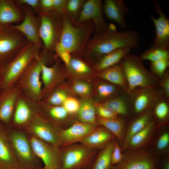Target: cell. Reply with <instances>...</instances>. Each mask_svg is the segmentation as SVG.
<instances>
[{
  "label": "cell",
  "instance_id": "cell-55",
  "mask_svg": "<svg viewBox=\"0 0 169 169\" xmlns=\"http://www.w3.org/2000/svg\"></svg>",
  "mask_w": 169,
  "mask_h": 169
},
{
  "label": "cell",
  "instance_id": "cell-37",
  "mask_svg": "<svg viewBox=\"0 0 169 169\" xmlns=\"http://www.w3.org/2000/svg\"><path fill=\"white\" fill-rule=\"evenodd\" d=\"M153 108L154 115L158 119L160 120H166L169 113V99L163 96L157 101Z\"/></svg>",
  "mask_w": 169,
  "mask_h": 169
},
{
  "label": "cell",
  "instance_id": "cell-46",
  "mask_svg": "<svg viewBox=\"0 0 169 169\" xmlns=\"http://www.w3.org/2000/svg\"><path fill=\"white\" fill-rule=\"evenodd\" d=\"M16 4L18 6L23 4L27 5L32 9L34 13L37 14L39 5L40 0H14Z\"/></svg>",
  "mask_w": 169,
  "mask_h": 169
},
{
  "label": "cell",
  "instance_id": "cell-35",
  "mask_svg": "<svg viewBox=\"0 0 169 169\" xmlns=\"http://www.w3.org/2000/svg\"><path fill=\"white\" fill-rule=\"evenodd\" d=\"M140 57L143 61L147 60L151 62L161 59H169V49L152 46L143 52Z\"/></svg>",
  "mask_w": 169,
  "mask_h": 169
},
{
  "label": "cell",
  "instance_id": "cell-5",
  "mask_svg": "<svg viewBox=\"0 0 169 169\" xmlns=\"http://www.w3.org/2000/svg\"><path fill=\"white\" fill-rule=\"evenodd\" d=\"M40 50L34 43L28 42L15 58L2 69V89L16 84Z\"/></svg>",
  "mask_w": 169,
  "mask_h": 169
},
{
  "label": "cell",
  "instance_id": "cell-52",
  "mask_svg": "<svg viewBox=\"0 0 169 169\" xmlns=\"http://www.w3.org/2000/svg\"><path fill=\"white\" fill-rule=\"evenodd\" d=\"M4 26V25H2L0 23V30L2 29L3 28Z\"/></svg>",
  "mask_w": 169,
  "mask_h": 169
},
{
  "label": "cell",
  "instance_id": "cell-49",
  "mask_svg": "<svg viewBox=\"0 0 169 169\" xmlns=\"http://www.w3.org/2000/svg\"><path fill=\"white\" fill-rule=\"evenodd\" d=\"M67 0H53L54 9L63 14Z\"/></svg>",
  "mask_w": 169,
  "mask_h": 169
},
{
  "label": "cell",
  "instance_id": "cell-16",
  "mask_svg": "<svg viewBox=\"0 0 169 169\" xmlns=\"http://www.w3.org/2000/svg\"><path fill=\"white\" fill-rule=\"evenodd\" d=\"M22 93L17 84L2 89L0 92V121L6 125L10 123L18 99Z\"/></svg>",
  "mask_w": 169,
  "mask_h": 169
},
{
  "label": "cell",
  "instance_id": "cell-24",
  "mask_svg": "<svg viewBox=\"0 0 169 169\" xmlns=\"http://www.w3.org/2000/svg\"><path fill=\"white\" fill-rule=\"evenodd\" d=\"M24 17L23 11L14 0H0V23L3 25L22 22Z\"/></svg>",
  "mask_w": 169,
  "mask_h": 169
},
{
  "label": "cell",
  "instance_id": "cell-34",
  "mask_svg": "<svg viewBox=\"0 0 169 169\" xmlns=\"http://www.w3.org/2000/svg\"><path fill=\"white\" fill-rule=\"evenodd\" d=\"M155 124V121L152 119L142 130L131 138L128 148H137L143 145L150 136Z\"/></svg>",
  "mask_w": 169,
  "mask_h": 169
},
{
  "label": "cell",
  "instance_id": "cell-23",
  "mask_svg": "<svg viewBox=\"0 0 169 169\" xmlns=\"http://www.w3.org/2000/svg\"><path fill=\"white\" fill-rule=\"evenodd\" d=\"M115 138V136L107 129L101 125L97 126L79 143L98 150L104 147Z\"/></svg>",
  "mask_w": 169,
  "mask_h": 169
},
{
  "label": "cell",
  "instance_id": "cell-14",
  "mask_svg": "<svg viewBox=\"0 0 169 169\" xmlns=\"http://www.w3.org/2000/svg\"><path fill=\"white\" fill-rule=\"evenodd\" d=\"M39 113L38 101L33 100L22 93L18 99L11 120L16 125L29 124Z\"/></svg>",
  "mask_w": 169,
  "mask_h": 169
},
{
  "label": "cell",
  "instance_id": "cell-11",
  "mask_svg": "<svg viewBox=\"0 0 169 169\" xmlns=\"http://www.w3.org/2000/svg\"><path fill=\"white\" fill-rule=\"evenodd\" d=\"M158 161L150 153L140 150L128 152L113 169H157Z\"/></svg>",
  "mask_w": 169,
  "mask_h": 169
},
{
  "label": "cell",
  "instance_id": "cell-38",
  "mask_svg": "<svg viewBox=\"0 0 169 169\" xmlns=\"http://www.w3.org/2000/svg\"><path fill=\"white\" fill-rule=\"evenodd\" d=\"M67 97L66 91L58 86L46 98L42 100L52 105H62Z\"/></svg>",
  "mask_w": 169,
  "mask_h": 169
},
{
  "label": "cell",
  "instance_id": "cell-25",
  "mask_svg": "<svg viewBox=\"0 0 169 169\" xmlns=\"http://www.w3.org/2000/svg\"><path fill=\"white\" fill-rule=\"evenodd\" d=\"M97 75L99 78L120 87L123 91L128 94L127 82L119 64L97 72Z\"/></svg>",
  "mask_w": 169,
  "mask_h": 169
},
{
  "label": "cell",
  "instance_id": "cell-18",
  "mask_svg": "<svg viewBox=\"0 0 169 169\" xmlns=\"http://www.w3.org/2000/svg\"><path fill=\"white\" fill-rule=\"evenodd\" d=\"M58 58L57 55L51 67L45 64L43 66L41 75L43 86L40 100L46 98L60 83L64 69Z\"/></svg>",
  "mask_w": 169,
  "mask_h": 169
},
{
  "label": "cell",
  "instance_id": "cell-17",
  "mask_svg": "<svg viewBox=\"0 0 169 169\" xmlns=\"http://www.w3.org/2000/svg\"><path fill=\"white\" fill-rule=\"evenodd\" d=\"M97 126L79 121L75 122L69 127L60 129L59 133L60 148L79 142Z\"/></svg>",
  "mask_w": 169,
  "mask_h": 169
},
{
  "label": "cell",
  "instance_id": "cell-53",
  "mask_svg": "<svg viewBox=\"0 0 169 169\" xmlns=\"http://www.w3.org/2000/svg\"><path fill=\"white\" fill-rule=\"evenodd\" d=\"M110 169H113V168H112V166L111 168H110Z\"/></svg>",
  "mask_w": 169,
  "mask_h": 169
},
{
  "label": "cell",
  "instance_id": "cell-22",
  "mask_svg": "<svg viewBox=\"0 0 169 169\" xmlns=\"http://www.w3.org/2000/svg\"><path fill=\"white\" fill-rule=\"evenodd\" d=\"M8 134L16 155L24 162L32 161L35 154L26 136L22 133L17 131Z\"/></svg>",
  "mask_w": 169,
  "mask_h": 169
},
{
  "label": "cell",
  "instance_id": "cell-47",
  "mask_svg": "<svg viewBox=\"0 0 169 169\" xmlns=\"http://www.w3.org/2000/svg\"><path fill=\"white\" fill-rule=\"evenodd\" d=\"M54 9L53 0H40L37 15L49 12Z\"/></svg>",
  "mask_w": 169,
  "mask_h": 169
},
{
  "label": "cell",
  "instance_id": "cell-30",
  "mask_svg": "<svg viewBox=\"0 0 169 169\" xmlns=\"http://www.w3.org/2000/svg\"><path fill=\"white\" fill-rule=\"evenodd\" d=\"M103 80L97 84L96 88L97 95L101 100L105 102L123 91L120 87Z\"/></svg>",
  "mask_w": 169,
  "mask_h": 169
},
{
  "label": "cell",
  "instance_id": "cell-8",
  "mask_svg": "<svg viewBox=\"0 0 169 169\" xmlns=\"http://www.w3.org/2000/svg\"><path fill=\"white\" fill-rule=\"evenodd\" d=\"M40 18L39 35L44 49L53 52L63 27V15L53 9L37 15Z\"/></svg>",
  "mask_w": 169,
  "mask_h": 169
},
{
  "label": "cell",
  "instance_id": "cell-2",
  "mask_svg": "<svg viewBox=\"0 0 169 169\" xmlns=\"http://www.w3.org/2000/svg\"><path fill=\"white\" fill-rule=\"evenodd\" d=\"M63 27L58 43L71 54L82 56L85 47L95 31L91 20L75 21L63 14Z\"/></svg>",
  "mask_w": 169,
  "mask_h": 169
},
{
  "label": "cell",
  "instance_id": "cell-20",
  "mask_svg": "<svg viewBox=\"0 0 169 169\" xmlns=\"http://www.w3.org/2000/svg\"><path fill=\"white\" fill-rule=\"evenodd\" d=\"M103 14L123 29L127 28L125 17L129 9L122 0H105L102 6Z\"/></svg>",
  "mask_w": 169,
  "mask_h": 169
},
{
  "label": "cell",
  "instance_id": "cell-32",
  "mask_svg": "<svg viewBox=\"0 0 169 169\" xmlns=\"http://www.w3.org/2000/svg\"><path fill=\"white\" fill-rule=\"evenodd\" d=\"M80 56L71 54V58L69 64L65 68L71 73L79 75H89L93 70L87 63L83 60Z\"/></svg>",
  "mask_w": 169,
  "mask_h": 169
},
{
  "label": "cell",
  "instance_id": "cell-51",
  "mask_svg": "<svg viewBox=\"0 0 169 169\" xmlns=\"http://www.w3.org/2000/svg\"><path fill=\"white\" fill-rule=\"evenodd\" d=\"M2 90V69H0V93Z\"/></svg>",
  "mask_w": 169,
  "mask_h": 169
},
{
  "label": "cell",
  "instance_id": "cell-19",
  "mask_svg": "<svg viewBox=\"0 0 169 169\" xmlns=\"http://www.w3.org/2000/svg\"><path fill=\"white\" fill-rule=\"evenodd\" d=\"M153 3L159 18H155L149 14L156 30V35L152 46L169 49V20L156 1L154 0Z\"/></svg>",
  "mask_w": 169,
  "mask_h": 169
},
{
  "label": "cell",
  "instance_id": "cell-48",
  "mask_svg": "<svg viewBox=\"0 0 169 169\" xmlns=\"http://www.w3.org/2000/svg\"><path fill=\"white\" fill-rule=\"evenodd\" d=\"M169 143V134L167 132L163 133L159 138L156 143V146L160 150L166 148Z\"/></svg>",
  "mask_w": 169,
  "mask_h": 169
},
{
  "label": "cell",
  "instance_id": "cell-13",
  "mask_svg": "<svg viewBox=\"0 0 169 169\" xmlns=\"http://www.w3.org/2000/svg\"><path fill=\"white\" fill-rule=\"evenodd\" d=\"M102 2L101 0H86L77 21L82 22L91 20L94 23L95 34L104 33L108 25L103 17Z\"/></svg>",
  "mask_w": 169,
  "mask_h": 169
},
{
  "label": "cell",
  "instance_id": "cell-42",
  "mask_svg": "<svg viewBox=\"0 0 169 169\" xmlns=\"http://www.w3.org/2000/svg\"><path fill=\"white\" fill-rule=\"evenodd\" d=\"M80 103L75 98L68 97L62 105L68 112L70 114L77 113Z\"/></svg>",
  "mask_w": 169,
  "mask_h": 169
},
{
  "label": "cell",
  "instance_id": "cell-6",
  "mask_svg": "<svg viewBox=\"0 0 169 169\" xmlns=\"http://www.w3.org/2000/svg\"><path fill=\"white\" fill-rule=\"evenodd\" d=\"M97 151L80 143L62 147L60 169H85L93 163Z\"/></svg>",
  "mask_w": 169,
  "mask_h": 169
},
{
  "label": "cell",
  "instance_id": "cell-39",
  "mask_svg": "<svg viewBox=\"0 0 169 169\" xmlns=\"http://www.w3.org/2000/svg\"><path fill=\"white\" fill-rule=\"evenodd\" d=\"M169 59H161L151 62L150 71L160 79L168 69Z\"/></svg>",
  "mask_w": 169,
  "mask_h": 169
},
{
  "label": "cell",
  "instance_id": "cell-36",
  "mask_svg": "<svg viewBox=\"0 0 169 169\" xmlns=\"http://www.w3.org/2000/svg\"><path fill=\"white\" fill-rule=\"evenodd\" d=\"M86 0H67L64 14H66L72 19L77 21Z\"/></svg>",
  "mask_w": 169,
  "mask_h": 169
},
{
  "label": "cell",
  "instance_id": "cell-1",
  "mask_svg": "<svg viewBox=\"0 0 169 169\" xmlns=\"http://www.w3.org/2000/svg\"><path fill=\"white\" fill-rule=\"evenodd\" d=\"M139 36L136 31L129 30L118 31L114 24H108L106 30L100 34L95 33L90 39L82 56L94 63L102 56L123 48L130 49L138 47Z\"/></svg>",
  "mask_w": 169,
  "mask_h": 169
},
{
  "label": "cell",
  "instance_id": "cell-33",
  "mask_svg": "<svg viewBox=\"0 0 169 169\" xmlns=\"http://www.w3.org/2000/svg\"><path fill=\"white\" fill-rule=\"evenodd\" d=\"M129 101L122 96H115L100 103L118 115L126 116L128 113Z\"/></svg>",
  "mask_w": 169,
  "mask_h": 169
},
{
  "label": "cell",
  "instance_id": "cell-7",
  "mask_svg": "<svg viewBox=\"0 0 169 169\" xmlns=\"http://www.w3.org/2000/svg\"><path fill=\"white\" fill-rule=\"evenodd\" d=\"M28 41L11 24L0 30V69L6 66L18 54Z\"/></svg>",
  "mask_w": 169,
  "mask_h": 169
},
{
  "label": "cell",
  "instance_id": "cell-28",
  "mask_svg": "<svg viewBox=\"0 0 169 169\" xmlns=\"http://www.w3.org/2000/svg\"><path fill=\"white\" fill-rule=\"evenodd\" d=\"M97 125L102 126L113 134L120 142L122 144L125 136V125L120 118L115 119H104L96 116Z\"/></svg>",
  "mask_w": 169,
  "mask_h": 169
},
{
  "label": "cell",
  "instance_id": "cell-29",
  "mask_svg": "<svg viewBox=\"0 0 169 169\" xmlns=\"http://www.w3.org/2000/svg\"><path fill=\"white\" fill-rule=\"evenodd\" d=\"M116 141L113 140L100 149L96 156L91 169H110L111 156Z\"/></svg>",
  "mask_w": 169,
  "mask_h": 169
},
{
  "label": "cell",
  "instance_id": "cell-12",
  "mask_svg": "<svg viewBox=\"0 0 169 169\" xmlns=\"http://www.w3.org/2000/svg\"><path fill=\"white\" fill-rule=\"evenodd\" d=\"M30 144L35 155L43 161L45 169H60V148L35 136L31 138Z\"/></svg>",
  "mask_w": 169,
  "mask_h": 169
},
{
  "label": "cell",
  "instance_id": "cell-54",
  "mask_svg": "<svg viewBox=\"0 0 169 169\" xmlns=\"http://www.w3.org/2000/svg\"><path fill=\"white\" fill-rule=\"evenodd\" d=\"M45 169L44 168H43V169Z\"/></svg>",
  "mask_w": 169,
  "mask_h": 169
},
{
  "label": "cell",
  "instance_id": "cell-50",
  "mask_svg": "<svg viewBox=\"0 0 169 169\" xmlns=\"http://www.w3.org/2000/svg\"><path fill=\"white\" fill-rule=\"evenodd\" d=\"M162 169H169V162L168 160L162 161L161 164Z\"/></svg>",
  "mask_w": 169,
  "mask_h": 169
},
{
  "label": "cell",
  "instance_id": "cell-21",
  "mask_svg": "<svg viewBox=\"0 0 169 169\" xmlns=\"http://www.w3.org/2000/svg\"><path fill=\"white\" fill-rule=\"evenodd\" d=\"M4 124L0 121V169H12L16 162L15 153Z\"/></svg>",
  "mask_w": 169,
  "mask_h": 169
},
{
  "label": "cell",
  "instance_id": "cell-44",
  "mask_svg": "<svg viewBox=\"0 0 169 169\" xmlns=\"http://www.w3.org/2000/svg\"><path fill=\"white\" fill-rule=\"evenodd\" d=\"M123 156L120 145L118 143L116 142L111 156V166H114L120 162Z\"/></svg>",
  "mask_w": 169,
  "mask_h": 169
},
{
  "label": "cell",
  "instance_id": "cell-43",
  "mask_svg": "<svg viewBox=\"0 0 169 169\" xmlns=\"http://www.w3.org/2000/svg\"><path fill=\"white\" fill-rule=\"evenodd\" d=\"M73 89L76 93L82 95H87L91 91L90 85L87 83L82 81H76L73 85Z\"/></svg>",
  "mask_w": 169,
  "mask_h": 169
},
{
  "label": "cell",
  "instance_id": "cell-10",
  "mask_svg": "<svg viewBox=\"0 0 169 169\" xmlns=\"http://www.w3.org/2000/svg\"><path fill=\"white\" fill-rule=\"evenodd\" d=\"M128 94L134 112L139 115L153 109L157 101L165 96L163 90L158 87L139 88Z\"/></svg>",
  "mask_w": 169,
  "mask_h": 169
},
{
  "label": "cell",
  "instance_id": "cell-41",
  "mask_svg": "<svg viewBox=\"0 0 169 169\" xmlns=\"http://www.w3.org/2000/svg\"><path fill=\"white\" fill-rule=\"evenodd\" d=\"M54 51L59 58L64 62L65 66H68L71 59V54L58 42L56 44Z\"/></svg>",
  "mask_w": 169,
  "mask_h": 169
},
{
  "label": "cell",
  "instance_id": "cell-15",
  "mask_svg": "<svg viewBox=\"0 0 169 169\" xmlns=\"http://www.w3.org/2000/svg\"><path fill=\"white\" fill-rule=\"evenodd\" d=\"M29 129L35 137L60 148V130L39 114L37 115L29 124Z\"/></svg>",
  "mask_w": 169,
  "mask_h": 169
},
{
  "label": "cell",
  "instance_id": "cell-3",
  "mask_svg": "<svg viewBox=\"0 0 169 169\" xmlns=\"http://www.w3.org/2000/svg\"><path fill=\"white\" fill-rule=\"evenodd\" d=\"M57 55L44 49L40 50L34 58L16 84L23 93L33 100H40L43 84L41 75L43 66L55 60Z\"/></svg>",
  "mask_w": 169,
  "mask_h": 169
},
{
  "label": "cell",
  "instance_id": "cell-40",
  "mask_svg": "<svg viewBox=\"0 0 169 169\" xmlns=\"http://www.w3.org/2000/svg\"><path fill=\"white\" fill-rule=\"evenodd\" d=\"M96 114L97 116L106 119L120 118L119 115L110 109L100 104L95 106ZM97 116V115H96Z\"/></svg>",
  "mask_w": 169,
  "mask_h": 169
},
{
  "label": "cell",
  "instance_id": "cell-31",
  "mask_svg": "<svg viewBox=\"0 0 169 169\" xmlns=\"http://www.w3.org/2000/svg\"><path fill=\"white\" fill-rule=\"evenodd\" d=\"M95 106L89 100H84L80 103L77 113V117L80 122L97 125Z\"/></svg>",
  "mask_w": 169,
  "mask_h": 169
},
{
  "label": "cell",
  "instance_id": "cell-27",
  "mask_svg": "<svg viewBox=\"0 0 169 169\" xmlns=\"http://www.w3.org/2000/svg\"><path fill=\"white\" fill-rule=\"evenodd\" d=\"M152 109L148 110L139 115L131 123L126 133L122 144V149L128 148L129 142L131 138L142 130L152 119Z\"/></svg>",
  "mask_w": 169,
  "mask_h": 169
},
{
  "label": "cell",
  "instance_id": "cell-4",
  "mask_svg": "<svg viewBox=\"0 0 169 169\" xmlns=\"http://www.w3.org/2000/svg\"><path fill=\"white\" fill-rule=\"evenodd\" d=\"M119 64L127 82L128 94L139 88H158L160 79L146 68L140 56L129 53Z\"/></svg>",
  "mask_w": 169,
  "mask_h": 169
},
{
  "label": "cell",
  "instance_id": "cell-9",
  "mask_svg": "<svg viewBox=\"0 0 169 169\" xmlns=\"http://www.w3.org/2000/svg\"><path fill=\"white\" fill-rule=\"evenodd\" d=\"M19 7L23 13V20L19 24H11L12 27L23 34L28 41L36 44L41 50L44 49L43 44L39 35L40 17L34 13L29 6L23 4Z\"/></svg>",
  "mask_w": 169,
  "mask_h": 169
},
{
  "label": "cell",
  "instance_id": "cell-45",
  "mask_svg": "<svg viewBox=\"0 0 169 169\" xmlns=\"http://www.w3.org/2000/svg\"><path fill=\"white\" fill-rule=\"evenodd\" d=\"M158 88H161L165 96L169 98V71L168 69L164 73L162 77L160 79Z\"/></svg>",
  "mask_w": 169,
  "mask_h": 169
},
{
  "label": "cell",
  "instance_id": "cell-26",
  "mask_svg": "<svg viewBox=\"0 0 169 169\" xmlns=\"http://www.w3.org/2000/svg\"><path fill=\"white\" fill-rule=\"evenodd\" d=\"M130 50L128 48H121L102 56L94 63V69L97 73L119 64Z\"/></svg>",
  "mask_w": 169,
  "mask_h": 169
}]
</instances>
